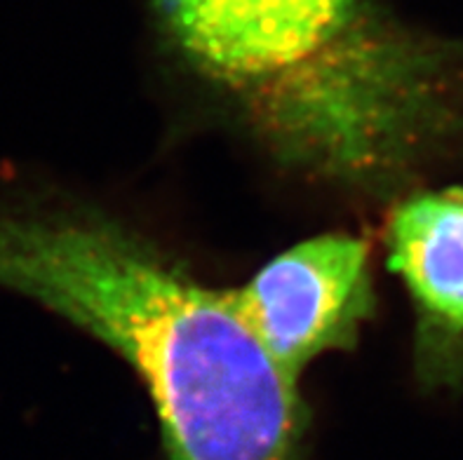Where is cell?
I'll use <instances>...</instances> for the list:
<instances>
[{
    "label": "cell",
    "mask_w": 463,
    "mask_h": 460,
    "mask_svg": "<svg viewBox=\"0 0 463 460\" xmlns=\"http://www.w3.org/2000/svg\"><path fill=\"white\" fill-rule=\"evenodd\" d=\"M165 38L282 167L383 198L463 160V41L367 0H156Z\"/></svg>",
    "instance_id": "1"
},
{
    "label": "cell",
    "mask_w": 463,
    "mask_h": 460,
    "mask_svg": "<svg viewBox=\"0 0 463 460\" xmlns=\"http://www.w3.org/2000/svg\"><path fill=\"white\" fill-rule=\"evenodd\" d=\"M0 289L116 352L144 383L167 460H304L299 383L231 298L120 216L64 195L0 191Z\"/></svg>",
    "instance_id": "2"
},
{
    "label": "cell",
    "mask_w": 463,
    "mask_h": 460,
    "mask_svg": "<svg viewBox=\"0 0 463 460\" xmlns=\"http://www.w3.org/2000/svg\"><path fill=\"white\" fill-rule=\"evenodd\" d=\"M231 298L261 348L299 383L317 357L358 343L374 314L372 247L351 233H325L289 247Z\"/></svg>",
    "instance_id": "3"
},
{
    "label": "cell",
    "mask_w": 463,
    "mask_h": 460,
    "mask_svg": "<svg viewBox=\"0 0 463 460\" xmlns=\"http://www.w3.org/2000/svg\"><path fill=\"white\" fill-rule=\"evenodd\" d=\"M388 268L414 308L411 361L426 392L463 388V186L411 191L386 226Z\"/></svg>",
    "instance_id": "4"
}]
</instances>
